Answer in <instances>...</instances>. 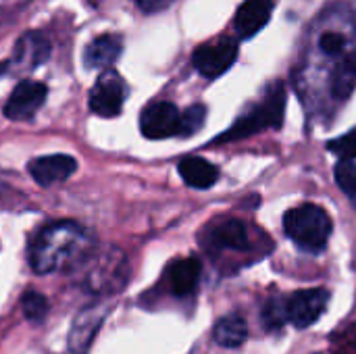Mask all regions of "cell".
Wrapping results in <instances>:
<instances>
[{
    "label": "cell",
    "instance_id": "16",
    "mask_svg": "<svg viewBox=\"0 0 356 354\" xmlns=\"http://www.w3.org/2000/svg\"><path fill=\"white\" fill-rule=\"evenodd\" d=\"M209 240L213 246L223 250H246L248 248V230L240 219L219 221L211 232Z\"/></svg>",
    "mask_w": 356,
    "mask_h": 354
},
{
    "label": "cell",
    "instance_id": "21",
    "mask_svg": "<svg viewBox=\"0 0 356 354\" xmlns=\"http://www.w3.org/2000/svg\"><path fill=\"white\" fill-rule=\"evenodd\" d=\"M21 307H23L25 317H27L29 321H33V323L44 321L46 315H48V300H46L40 292H33V290H29V292L23 294Z\"/></svg>",
    "mask_w": 356,
    "mask_h": 354
},
{
    "label": "cell",
    "instance_id": "28",
    "mask_svg": "<svg viewBox=\"0 0 356 354\" xmlns=\"http://www.w3.org/2000/svg\"><path fill=\"white\" fill-rule=\"evenodd\" d=\"M315 354H323V353H315Z\"/></svg>",
    "mask_w": 356,
    "mask_h": 354
},
{
    "label": "cell",
    "instance_id": "7",
    "mask_svg": "<svg viewBox=\"0 0 356 354\" xmlns=\"http://www.w3.org/2000/svg\"><path fill=\"white\" fill-rule=\"evenodd\" d=\"M50 54V42L44 33L40 31H27L19 38V42L15 44L13 56L0 65V73L2 69H6L4 73H23V71H31L35 67H40Z\"/></svg>",
    "mask_w": 356,
    "mask_h": 354
},
{
    "label": "cell",
    "instance_id": "8",
    "mask_svg": "<svg viewBox=\"0 0 356 354\" xmlns=\"http://www.w3.org/2000/svg\"><path fill=\"white\" fill-rule=\"evenodd\" d=\"M181 113L173 102H152L140 115V129L148 140H165L179 136Z\"/></svg>",
    "mask_w": 356,
    "mask_h": 354
},
{
    "label": "cell",
    "instance_id": "12",
    "mask_svg": "<svg viewBox=\"0 0 356 354\" xmlns=\"http://www.w3.org/2000/svg\"><path fill=\"white\" fill-rule=\"evenodd\" d=\"M273 8H275V0H244V4L238 8L234 19L236 33L244 40L257 35L269 23Z\"/></svg>",
    "mask_w": 356,
    "mask_h": 354
},
{
    "label": "cell",
    "instance_id": "27",
    "mask_svg": "<svg viewBox=\"0 0 356 354\" xmlns=\"http://www.w3.org/2000/svg\"><path fill=\"white\" fill-rule=\"evenodd\" d=\"M355 348H356V340H355Z\"/></svg>",
    "mask_w": 356,
    "mask_h": 354
},
{
    "label": "cell",
    "instance_id": "19",
    "mask_svg": "<svg viewBox=\"0 0 356 354\" xmlns=\"http://www.w3.org/2000/svg\"><path fill=\"white\" fill-rule=\"evenodd\" d=\"M336 184L338 188L350 198V202L356 207V163L355 161H344L340 159V163L336 165Z\"/></svg>",
    "mask_w": 356,
    "mask_h": 354
},
{
    "label": "cell",
    "instance_id": "15",
    "mask_svg": "<svg viewBox=\"0 0 356 354\" xmlns=\"http://www.w3.org/2000/svg\"><path fill=\"white\" fill-rule=\"evenodd\" d=\"M200 273H202V265L198 259L188 257V259L175 261L167 271L171 292L175 296H190L200 282Z\"/></svg>",
    "mask_w": 356,
    "mask_h": 354
},
{
    "label": "cell",
    "instance_id": "5",
    "mask_svg": "<svg viewBox=\"0 0 356 354\" xmlns=\"http://www.w3.org/2000/svg\"><path fill=\"white\" fill-rule=\"evenodd\" d=\"M125 96H127V88L123 77L113 69H104L90 92V108L98 117L113 119L121 113Z\"/></svg>",
    "mask_w": 356,
    "mask_h": 354
},
{
    "label": "cell",
    "instance_id": "23",
    "mask_svg": "<svg viewBox=\"0 0 356 354\" xmlns=\"http://www.w3.org/2000/svg\"><path fill=\"white\" fill-rule=\"evenodd\" d=\"M330 152H334L336 156L344 159V161H355L356 159V127L350 129L346 136H340L332 142H327Z\"/></svg>",
    "mask_w": 356,
    "mask_h": 354
},
{
    "label": "cell",
    "instance_id": "11",
    "mask_svg": "<svg viewBox=\"0 0 356 354\" xmlns=\"http://www.w3.org/2000/svg\"><path fill=\"white\" fill-rule=\"evenodd\" d=\"M77 169V161L69 154L38 156L29 163V175L44 188L69 179Z\"/></svg>",
    "mask_w": 356,
    "mask_h": 354
},
{
    "label": "cell",
    "instance_id": "14",
    "mask_svg": "<svg viewBox=\"0 0 356 354\" xmlns=\"http://www.w3.org/2000/svg\"><path fill=\"white\" fill-rule=\"evenodd\" d=\"M104 311L100 307L86 309L79 313V317L73 323V330L69 334V353L71 354H86V351L92 344L94 334L98 332V325L102 323Z\"/></svg>",
    "mask_w": 356,
    "mask_h": 354
},
{
    "label": "cell",
    "instance_id": "9",
    "mask_svg": "<svg viewBox=\"0 0 356 354\" xmlns=\"http://www.w3.org/2000/svg\"><path fill=\"white\" fill-rule=\"evenodd\" d=\"M327 303H330V292L321 288L294 292L288 298V321L298 330H307L323 315Z\"/></svg>",
    "mask_w": 356,
    "mask_h": 354
},
{
    "label": "cell",
    "instance_id": "2",
    "mask_svg": "<svg viewBox=\"0 0 356 354\" xmlns=\"http://www.w3.org/2000/svg\"><path fill=\"white\" fill-rule=\"evenodd\" d=\"M332 227L330 215L317 204H300L284 217L288 238L307 252H321L330 242Z\"/></svg>",
    "mask_w": 356,
    "mask_h": 354
},
{
    "label": "cell",
    "instance_id": "1",
    "mask_svg": "<svg viewBox=\"0 0 356 354\" xmlns=\"http://www.w3.org/2000/svg\"><path fill=\"white\" fill-rule=\"evenodd\" d=\"M94 250V240L86 227L73 221L46 225L29 246V265L35 273L77 269Z\"/></svg>",
    "mask_w": 356,
    "mask_h": 354
},
{
    "label": "cell",
    "instance_id": "4",
    "mask_svg": "<svg viewBox=\"0 0 356 354\" xmlns=\"http://www.w3.org/2000/svg\"><path fill=\"white\" fill-rule=\"evenodd\" d=\"M79 267H83V286L96 294L115 292L125 284L127 263L117 248H108L102 252L92 250Z\"/></svg>",
    "mask_w": 356,
    "mask_h": 354
},
{
    "label": "cell",
    "instance_id": "22",
    "mask_svg": "<svg viewBox=\"0 0 356 354\" xmlns=\"http://www.w3.org/2000/svg\"><path fill=\"white\" fill-rule=\"evenodd\" d=\"M204 119H207V108L202 104H194L190 108H186L181 113V127H179V136L188 138V136H194L202 125H204Z\"/></svg>",
    "mask_w": 356,
    "mask_h": 354
},
{
    "label": "cell",
    "instance_id": "25",
    "mask_svg": "<svg viewBox=\"0 0 356 354\" xmlns=\"http://www.w3.org/2000/svg\"><path fill=\"white\" fill-rule=\"evenodd\" d=\"M319 46L325 54L330 56H336V54H342L344 48H346V40L342 33H336V31H325L321 38H319Z\"/></svg>",
    "mask_w": 356,
    "mask_h": 354
},
{
    "label": "cell",
    "instance_id": "18",
    "mask_svg": "<svg viewBox=\"0 0 356 354\" xmlns=\"http://www.w3.org/2000/svg\"><path fill=\"white\" fill-rule=\"evenodd\" d=\"M213 338L219 346L225 348H238L246 342L248 338V325L240 315H227L217 321Z\"/></svg>",
    "mask_w": 356,
    "mask_h": 354
},
{
    "label": "cell",
    "instance_id": "26",
    "mask_svg": "<svg viewBox=\"0 0 356 354\" xmlns=\"http://www.w3.org/2000/svg\"><path fill=\"white\" fill-rule=\"evenodd\" d=\"M138 4L142 6V10L146 13H156V10H163L171 4V0H138Z\"/></svg>",
    "mask_w": 356,
    "mask_h": 354
},
{
    "label": "cell",
    "instance_id": "3",
    "mask_svg": "<svg viewBox=\"0 0 356 354\" xmlns=\"http://www.w3.org/2000/svg\"><path fill=\"white\" fill-rule=\"evenodd\" d=\"M284 111H286V90L282 83H275L267 96L263 98V102L259 106H254L250 113H246L244 117H240L225 134H221L215 144L219 142H234V140H244L250 138L263 129L269 127H280L282 119H284Z\"/></svg>",
    "mask_w": 356,
    "mask_h": 354
},
{
    "label": "cell",
    "instance_id": "6",
    "mask_svg": "<svg viewBox=\"0 0 356 354\" xmlns=\"http://www.w3.org/2000/svg\"><path fill=\"white\" fill-rule=\"evenodd\" d=\"M238 58V44L232 38H221L213 44H202L196 48L192 56L194 69L204 77H219L223 75Z\"/></svg>",
    "mask_w": 356,
    "mask_h": 354
},
{
    "label": "cell",
    "instance_id": "24",
    "mask_svg": "<svg viewBox=\"0 0 356 354\" xmlns=\"http://www.w3.org/2000/svg\"><path fill=\"white\" fill-rule=\"evenodd\" d=\"M355 81H356V65L348 63V65H344L342 69L338 67L336 77H334V96H338V98L348 96V94H350V90H353V86H355Z\"/></svg>",
    "mask_w": 356,
    "mask_h": 354
},
{
    "label": "cell",
    "instance_id": "17",
    "mask_svg": "<svg viewBox=\"0 0 356 354\" xmlns=\"http://www.w3.org/2000/svg\"><path fill=\"white\" fill-rule=\"evenodd\" d=\"M179 175L181 179L196 190H207L217 184L219 179V169L209 163L207 159L200 156H188L179 163Z\"/></svg>",
    "mask_w": 356,
    "mask_h": 354
},
{
    "label": "cell",
    "instance_id": "13",
    "mask_svg": "<svg viewBox=\"0 0 356 354\" xmlns=\"http://www.w3.org/2000/svg\"><path fill=\"white\" fill-rule=\"evenodd\" d=\"M123 40L113 33H104L94 38L83 50V65L88 69H111L121 56Z\"/></svg>",
    "mask_w": 356,
    "mask_h": 354
},
{
    "label": "cell",
    "instance_id": "10",
    "mask_svg": "<svg viewBox=\"0 0 356 354\" xmlns=\"http://www.w3.org/2000/svg\"><path fill=\"white\" fill-rule=\"evenodd\" d=\"M46 96H48V90L44 83L33 81V79H23L8 96L4 115L13 121H27L42 108Z\"/></svg>",
    "mask_w": 356,
    "mask_h": 354
},
{
    "label": "cell",
    "instance_id": "20",
    "mask_svg": "<svg viewBox=\"0 0 356 354\" xmlns=\"http://www.w3.org/2000/svg\"><path fill=\"white\" fill-rule=\"evenodd\" d=\"M263 321L267 330H280L288 321V298L282 296L269 298L263 309Z\"/></svg>",
    "mask_w": 356,
    "mask_h": 354
}]
</instances>
